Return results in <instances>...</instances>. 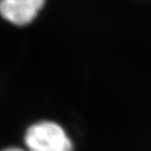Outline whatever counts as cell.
Here are the masks:
<instances>
[{
    "label": "cell",
    "mask_w": 151,
    "mask_h": 151,
    "mask_svg": "<svg viewBox=\"0 0 151 151\" xmlns=\"http://www.w3.org/2000/svg\"><path fill=\"white\" fill-rule=\"evenodd\" d=\"M47 0H0V18L15 27H27L39 18Z\"/></svg>",
    "instance_id": "7a4b0ae2"
},
{
    "label": "cell",
    "mask_w": 151,
    "mask_h": 151,
    "mask_svg": "<svg viewBox=\"0 0 151 151\" xmlns=\"http://www.w3.org/2000/svg\"><path fill=\"white\" fill-rule=\"evenodd\" d=\"M23 144L27 151H73V142L63 126L52 120H39L26 127Z\"/></svg>",
    "instance_id": "6da1fadb"
},
{
    "label": "cell",
    "mask_w": 151,
    "mask_h": 151,
    "mask_svg": "<svg viewBox=\"0 0 151 151\" xmlns=\"http://www.w3.org/2000/svg\"><path fill=\"white\" fill-rule=\"evenodd\" d=\"M0 151H27V150H25V149L21 148V147L19 146H7L2 149H0Z\"/></svg>",
    "instance_id": "3957f363"
}]
</instances>
